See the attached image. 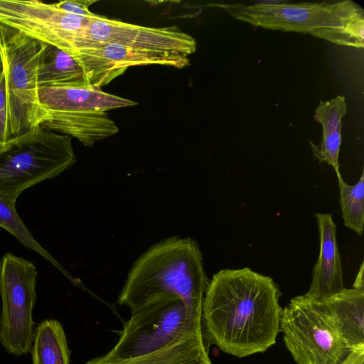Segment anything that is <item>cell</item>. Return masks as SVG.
Listing matches in <instances>:
<instances>
[{
	"instance_id": "obj_23",
	"label": "cell",
	"mask_w": 364,
	"mask_h": 364,
	"mask_svg": "<svg viewBox=\"0 0 364 364\" xmlns=\"http://www.w3.org/2000/svg\"><path fill=\"white\" fill-rule=\"evenodd\" d=\"M2 72H3V63H2V59H1V57L0 55V77L2 75Z\"/></svg>"
},
{
	"instance_id": "obj_15",
	"label": "cell",
	"mask_w": 364,
	"mask_h": 364,
	"mask_svg": "<svg viewBox=\"0 0 364 364\" xmlns=\"http://www.w3.org/2000/svg\"><path fill=\"white\" fill-rule=\"evenodd\" d=\"M347 112L344 96L338 95L330 100L321 102L317 106L314 119L322 126L320 145L310 141L315 157L320 162L331 165L336 174L340 173L338 156L341 145V122Z\"/></svg>"
},
{
	"instance_id": "obj_20",
	"label": "cell",
	"mask_w": 364,
	"mask_h": 364,
	"mask_svg": "<svg viewBox=\"0 0 364 364\" xmlns=\"http://www.w3.org/2000/svg\"><path fill=\"white\" fill-rule=\"evenodd\" d=\"M95 2V0H67L56 2L55 4L58 9L69 14L93 16L95 14L89 10V7Z\"/></svg>"
},
{
	"instance_id": "obj_8",
	"label": "cell",
	"mask_w": 364,
	"mask_h": 364,
	"mask_svg": "<svg viewBox=\"0 0 364 364\" xmlns=\"http://www.w3.org/2000/svg\"><path fill=\"white\" fill-rule=\"evenodd\" d=\"M37 275L36 266L24 258L6 253L0 259V343L16 356L31 349Z\"/></svg>"
},
{
	"instance_id": "obj_4",
	"label": "cell",
	"mask_w": 364,
	"mask_h": 364,
	"mask_svg": "<svg viewBox=\"0 0 364 364\" xmlns=\"http://www.w3.org/2000/svg\"><path fill=\"white\" fill-rule=\"evenodd\" d=\"M218 6L234 18L256 27L310 34L356 48L364 46V11L350 0L296 4L257 1Z\"/></svg>"
},
{
	"instance_id": "obj_12",
	"label": "cell",
	"mask_w": 364,
	"mask_h": 364,
	"mask_svg": "<svg viewBox=\"0 0 364 364\" xmlns=\"http://www.w3.org/2000/svg\"><path fill=\"white\" fill-rule=\"evenodd\" d=\"M38 97L40 114L48 110L107 112L137 105L89 85L42 87L38 90Z\"/></svg>"
},
{
	"instance_id": "obj_2",
	"label": "cell",
	"mask_w": 364,
	"mask_h": 364,
	"mask_svg": "<svg viewBox=\"0 0 364 364\" xmlns=\"http://www.w3.org/2000/svg\"><path fill=\"white\" fill-rule=\"evenodd\" d=\"M84 364H212L201 319L180 299L132 314L115 345Z\"/></svg>"
},
{
	"instance_id": "obj_17",
	"label": "cell",
	"mask_w": 364,
	"mask_h": 364,
	"mask_svg": "<svg viewBox=\"0 0 364 364\" xmlns=\"http://www.w3.org/2000/svg\"><path fill=\"white\" fill-rule=\"evenodd\" d=\"M32 364H70V350L62 324L55 319L42 321L34 331Z\"/></svg>"
},
{
	"instance_id": "obj_14",
	"label": "cell",
	"mask_w": 364,
	"mask_h": 364,
	"mask_svg": "<svg viewBox=\"0 0 364 364\" xmlns=\"http://www.w3.org/2000/svg\"><path fill=\"white\" fill-rule=\"evenodd\" d=\"M350 350L364 346V289L345 288L322 299Z\"/></svg>"
},
{
	"instance_id": "obj_3",
	"label": "cell",
	"mask_w": 364,
	"mask_h": 364,
	"mask_svg": "<svg viewBox=\"0 0 364 364\" xmlns=\"http://www.w3.org/2000/svg\"><path fill=\"white\" fill-rule=\"evenodd\" d=\"M208 284L197 242L171 237L152 245L134 263L117 304L133 314L159 299L176 296L202 316Z\"/></svg>"
},
{
	"instance_id": "obj_6",
	"label": "cell",
	"mask_w": 364,
	"mask_h": 364,
	"mask_svg": "<svg viewBox=\"0 0 364 364\" xmlns=\"http://www.w3.org/2000/svg\"><path fill=\"white\" fill-rule=\"evenodd\" d=\"M2 26L0 55L6 124L11 139L38 127V70L45 44Z\"/></svg>"
},
{
	"instance_id": "obj_21",
	"label": "cell",
	"mask_w": 364,
	"mask_h": 364,
	"mask_svg": "<svg viewBox=\"0 0 364 364\" xmlns=\"http://www.w3.org/2000/svg\"><path fill=\"white\" fill-rule=\"evenodd\" d=\"M339 364H364V346L350 349L347 356Z\"/></svg>"
},
{
	"instance_id": "obj_10",
	"label": "cell",
	"mask_w": 364,
	"mask_h": 364,
	"mask_svg": "<svg viewBox=\"0 0 364 364\" xmlns=\"http://www.w3.org/2000/svg\"><path fill=\"white\" fill-rule=\"evenodd\" d=\"M87 42L115 44L142 50L173 52L188 56L196 50L195 39L176 26L146 27L96 14L92 17L77 50Z\"/></svg>"
},
{
	"instance_id": "obj_22",
	"label": "cell",
	"mask_w": 364,
	"mask_h": 364,
	"mask_svg": "<svg viewBox=\"0 0 364 364\" xmlns=\"http://www.w3.org/2000/svg\"><path fill=\"white\" fill-rule=\"evenodd\" d=\"M353 287L358 289H364L363 279V262L361 263L358 273L355 277Z\"/></svg>"
},
{
	"instance_id": "obj_9",
	"label": "cell",
	"mask_w": 364,
	"mask_h": 364,
	"mask_svg": "<svg viewBox=\"0 0 364 364\" xmlns=\"http://www.w3.org/2000/svg\"><path fill=\"white\" fill-rule=\"evenodd\" d=\"M83 70L86 84L101 87L129 67L146 65L183 68L188 55L173 52L142 50L115 44L87 42L72 56Z\"/></svg>"
},
{
	"instance_id": "obj_1",
	"label": "cell",
	"mask_w": 364,
	"mask_h": 364,
	"mask_svg": "<svg viewBox=\"0 0 364 364\" xmlns=\"http://www.w3.org/2000/svg\"><path fill=\"white\" fill-rule=\"evenodd\" d=\"M280 296L269 276L247 267L220 270L209 281L203 301L205 343L237 358L265 352L280 331Z\"/></svg>"
},
{
	"instance_id": "obj_13",
	"label": "cell",
	"mask_w": 364,
	"mask_h": 364,
	"mask_svg": "<svg viewBox=\"0 0 364 364\" xmlns=\"http://www.w3.org/2000/svg\"><path fill=\"white\" fill-rule=\"evenodd\" d=\"M38 127L73 136L85 146H92L119 131L107 112L102 111H42Z\"/></svg>"
},
{
	"instance_id": "obj_11",
	"label": "cell",
	"mask_w": 364,
	"mask_h": 364,
	"mask_svg": "<svg viewBox=\"0 0 364 364\" xmlns=\"http://www.w3.org/2000/svg\"><path fill=\"white\" fill-rule=\"evenodd\" d=\"M320 237V251L314 267L309 298L322 300L344 289L341 257L336 240V225L330 213L315 214Z\"/></svg>"
},
{
	"instance_id": "obj_5",
	"label": "cell",
	"mask_w": 364,
	"mask_h": 364,
	"mask_svg": "<svg viewBox=\"0 0 364 364\" xmlns=\"http://www.w3.org/2000/svg\"><path fill=\"white\" fill-rule=\"evenodd\" d=\"M77 159L71 137L36 127L0 148V198L16 203L27 188L57 177Z\"/></svg>"
},
{
	"instance_id": "obj_19",
	"label": "cell",
	"mask_w": 364,
	"mask_h": 364,
	"mask_svg": "<svg viewBox=\"0 0 364 364\" xmlns=\"http://www.w3.org/2000/svg\"><path fill=\"white\" fill-rule=\"evenodd\" d=\"M0 227L14 236L25 247L36 252L63 272H65L52 255L34 239L25 226L16 211V203L1 198Z\"/></svg>"
},
{
	"instance_id": "obj_18",
	"label": "cell",
	"mask_w": 364,
	"mask_h": 364,
	"mask_svg": "<svg viewBox=\"0 0 364 364\" xmlns=\"http://www.w3.org/2000/svg\"><path fill=\"white\" fill-rule=\"evenodd\" d=\"M336 176L344 225L360 236L364 225V171L359 181L353 186L343 181L341 173Z\"/></svg>"
},
{
	"instance_id": "obj_24",
	"label": "cell",
	"mask_w": 364,
	"mask_h": 364,
	"mask_svg": "<svg viewBox=\"0 0 364 364\" xmlns=\"http://www.w3.org/2000/svg\"><path fill=\"white\" fill-rule=\"evenodd\" d=\"M2 29H3V26L1 25H0V39H1V33H2Z\"/></svg>"
},
{
	"instance_id": "obj_7",
	"label": "cell",
	"mask_w": 364,
	"mask_h": 364,
	"mask_svg": "<svg viewBox=\"0 0 364 364\" xmlns=\"http://www.w3.org/2000/svg\"><path fill=\"white\" fill-rule=\"evenodd\" d=\"M280 331L297 364H339L349 352L323 301L305 294L282 309Z\"/></svg>"
},
{
	"instance_id": "obj_16",
	"label": "cell",
	"mask_w": 364,
	"mask_h": 364,
	"mask_svg": "<svg viewBox=\"0 0 364 364\" xmlns=\"http://www.w3.org/2000/svg\"><path fill=\"white\" fill-rule=\"evenodd\" d=\"M86 84L82 69L68 53L45 44L38 70V86H79Z\"/></svg>"
}]
</instances>
